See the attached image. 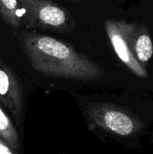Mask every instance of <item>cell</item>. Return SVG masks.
<instances>
[{
    "instance_id": "8992f818",
    "label": "cell",
    "mask_w": 153,
    "mask_h": 154,
    "mask_svg": "<svg viewBox=\"0 0 153 154\" xmlns=\"http://www.w3.org/2000/svg\"><path fill=\"white\" fill-rule=\"evenodd\" d=\"M124 29L133 55L144 67L153 56V42L149 29L142 23H128L125 20Z\"/></svg>"
},
{
    "instance_id": "ba28073f",
    "label": "cell",
    "mask_w": 153,
    "mask_h": 154,
    "mask_svg": "<svg viewBox=\"0 0 153 154\" xmlns=\"http://www.w3.org/2000/svg\"><path fill=\"white\" fill-rule=\"evenodd\" d=\"M0 137L17 153L22 152V143L12 117L0 104Z\"/></svg>"
},
{
    "instance_id": "5b68a950",
    "label": "cell",
    "mask_w": 153,
    "mask_h": 154,
    "mask_svg": "<svg viewBox=\"0 0 153 154\" xmlns=\"http://www.w3.org/2000/svg\"><path fill=\"white\" fill-rule=\"evenodd\" d=\"M105 29L110 43L119 60L133 74L139 78L146 79L148 73L145 68L137 60L127 42L124 29V20L106 19L105 21Z\"/></svg>"
},
{
    "instance_id": "52a82bcc",
    "label": "cell",
    "mask_w": 153,
    "mask_h": 154,
    "mask_svg": "<svg viewBox=\"0 0 153 154\" xmlns=\"http://www.w3.org/2000/svg\"><path fill=\"white\" fill-rule=\"evenodd\" d=\"M0 18L12 32L23 28V13L19 0H0Z\"/></svg>"
},
{
    "instance_id": "6da1fadb",
    "label": "cell",
    "mask_w": 153,
    "mask_h": 154,
    "mask_svg": "<svg viewBox=\"0 0 153 154\" xmlns=\"http://www.w3.org/2000/svg\"><path fill=\"white\" fill-rule=\"evenodd\" d=\"M32 68L42 76L80 81L104 77V69L73 46L29 30L12 32Z\"/></svg>"
},
{
    "instance_id": "3957f363",
    "label": "cell",
    "mask_w": 153,
    "mask_h": 154,
    "mask_svg": "<svg viewBox=\"0 0 153 154\" xmlns=\"http://www.w3.org/2000/svg\"><path fill=\"white\" fill-rule=\"evenodd\" d=\"M85 114L94 126L122 137L135 136L143 127L142 121L133 113L110 103H88Z\"/></svg>"
},
{
    "instance_id": "7a4b0ae2",
    "label": "cell",
    "mask_w": 153,
    "mask_h": 154,
    "mask_svg": "<svg viewBox=\"0 0 153 154\" xmlns=\"http://www.w3.org/2000/svg\"><path fill=\"white\" fill-rule=\"evenodd\" d=\"M23 13V28L59 33L71 32L76 21L70 13L53 0H19Z\"/></svg>"
},
{
    "instance_id": "9c48e42d",
    "label": "cell",
    "mask_w": 153,
    "mask_h": 154,
    "mask_svg": "<svg viewBox=\"0 0 153 154\" xmlns=\"http://www.w3.org/2000/svg\"><path fill=\"white\" fill-rule=\"evenodd\" d=\"M0 154H18L6 142L0 137Z\"/></svg>"
},
{
    "instance_id": "30bf717a",
    "label": "cell",
    "mask_w": 153,
    "mask_h": 154,
    "mask_svg": "<svg viewBox=\"0 0 153 154\" xmlns=\"http://www.w3.org/2000/svg\"><path fill=\"white\" fill-rule=\"evenodd\" d=\"M67 1H69V2H78L79 0H67Z\"/></svg>"
},
{
    "instance_id": "8fae6325",
    "label": "cell",
    "mask_w": 153,
    "mask_h": 154,
    "mask_svg": "<svg viewBox=\"0 0 153 154\" xmlns=\"http://www.w3.org/2000/svg\"><path fill=\"white\" fill-rule=\"evenodd\" d=\"M64 154H69V153H64Z\"/></svg>"
},
{
    "instance_id": "277c9868",
    "label": "cell",
    "mask_w": 153,
    "mask_h": 154,
    "mask_svg": "<svg viewBox=\"0 0 153 154\" xmlns=\"http://www.w3.org/2000/svg\"><path fill=\"white\" fill-rule=\"evenodd\" d=\"M0 104L7 110L16 125L24 116L23 88L14 71L0 58Z\"/></svg>"
}]
</instances>
